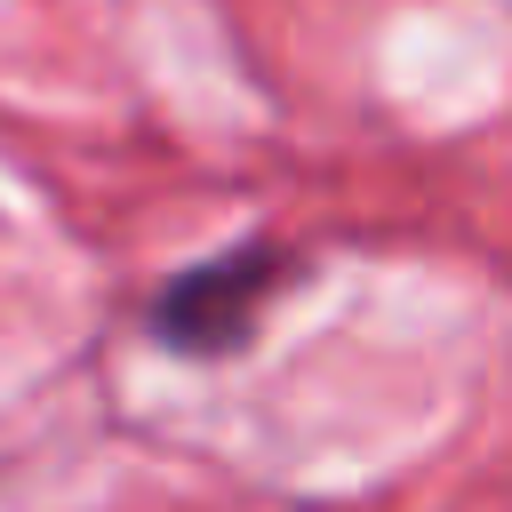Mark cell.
<instances>
[{"label":"cell","mask_w":512,"mask_h":512,"mask_svg":"<svg viewBox=\"0 0 512 512\" xmlns=\"http://www.w3.org/2000/svg\"><path fill=\"white\" fill-rule=\"evenodd\" d=\"M272 288H280V256H272V248H232V256L184 272V280L160 296L152 328H160L176 352L208 360V352H232V344L256 328V312L272 304Z\"/></svg>","instance_id":"obj_1"}]
</instances>
